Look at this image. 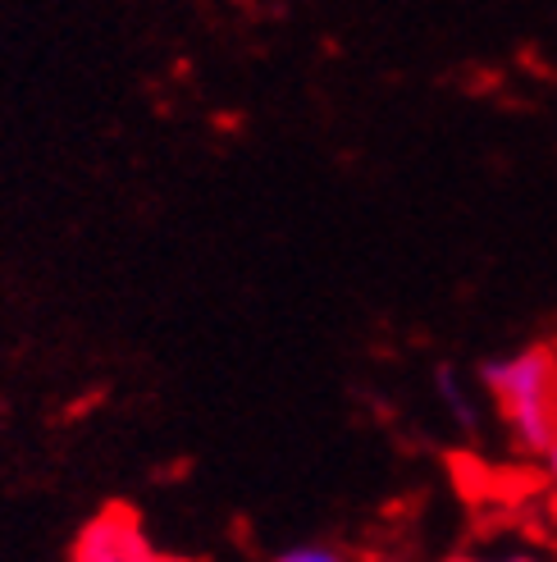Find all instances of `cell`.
<instances>
[{"label": "cell", "instance_id": "8992f818", "mask_svg": "<svg viewBox=\"0 0 557 562\" xmlns=\"http://www.w3.org/2000/svg\"><path fill=\"white\" fill-rule=\"evenodd\" d=\"M544 471H548V481L557 485V439L548 443V453H544Z\"/></svg>", "mask_w": 557, "mask_h": 562}, {"label": "cell", "instance_id": "5b68a950", "mask_svg": "<svg viewBox=\"0 0 557 562\" xmlns=\"http://www.w3.org/2000/svg\"><path fill=\"white\" fill-rule=\"evenodd\" d=\"M453 562H539V558L525 553V549H498V553H462Z\"/></svg>", "mask_w": 557, "mask_h": 562}, {"label": "cell", "instance_id": "6da1fadb", "mask_svg": "<svg viewBox=\"0 0 557 562\" xmlns=\"http://www.w3.org/2000/svg\"><path fill=\"white\" fill-rule=\"evenodd\" d=\"M480 384L521 453L544 458L557 439V352L516 348L498 352L480 367Z\"/></svg>", "mask_w": 557, "mask_h": 562}, {"label": "cell", "instance_id": "7a4b0ae2", "mask_svg": "<svg viewBox=\"0 0 557 562\" xmlns=\"http://www.w3.org/2000/svg\"><path fill=\"white\" fill-rule=\"evenodd\" d=\"M73 562H187V558L156 549L133 513L105 508L101 517L82 526V536L73 540Z\"/></svg>", "mask_w": 557, "mask_h": 562}, {"label": "cell", "instance_id": "277c9868", "mask_svg": "<svg viewBox=\"0 0 557 562\" xmlns=\"http://www.w3.org/2000/svg\"><path fill=\"white\" fill-rule=\"evenodd\" d=\"M274 562H348L343 549H333V544H320V540H302V544H288V549H278Z\"/></svg>", "mask_w": 557, "mask_h": 562}, {"label": "cell", "instance_id": "3957f363", "mask_svg": "<svg viewBox=\"0 0 557 562\" xmlns=\"http://www.w3.org/2000/svg\"><path fill=\"white\" fill-rule=\"evenodd\" d=\"M434 393H439V403H443V412H448L453 420H457V430H476L480 426V407H476V398H470V389H466V380L453 371V367H439L434 371Z\"/></svg>", "mask_w": 557, "mask_h": 562}]
</instances>
